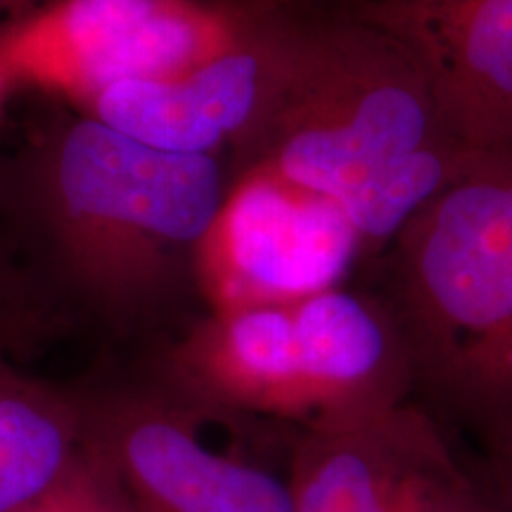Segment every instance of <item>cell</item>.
Masks as SVG:
<instances>
[{
	"instance_id": "obj_6",
	"label": "cell",
	"mask_w": 512,
	"mask_h": 512,
	"mask_svg": "<svg viewBox=\"0 0 512 512\" xmlns=\"http://www.w3.org/2000/svg\"><path fill=\"white\" fill-rule=\"evenodd\" d=\"M309 31L304 0H240L238 34L221 53L183 74L121 83L81 112L159 150L240 159L283 105Z\"/></svg>"
},
{
	"instance_id": "obj_12",
	"label": "cell",
	"mask_w": 512,
	"mask_h": 512,
	"mask_svg": "<svg viewBox=\"0 0 512 512\" xmlns=\"http://www.w3.org/2000/svg\"><path fill=\"white\" fill-rule=\"evenodd\" d=\"M387 512H496L484 482L465 472L444 432L415 458Z\"/></svg>"
},
{
	"instance_id": "obj_10",
	"label": "cell",
	"mask_w": 512,
	"mask_h": 512,
	"mask_svg": "<svg viewBox=\"0 0 512 512\" xmlns=\"http://www.w3.org/2000/svg\"><path fill=\"white\" fill-rule=\"evenodd\" d=\"M441 434L415 403L302 427L287 465L292 512H387L406 470Z\"/></svg>"
},
{
	"instance_id": "obj_7",
	"label": "cell",
	"mask_w": 512,
	"mask_h": 512,
	"mask_svg": "<svg viewBox=\"0 0 512 512\" xmlns=\"http://www.w3.org/2000/svg\"><path fill=\"white\" fill-rule=\"evenodd\" d=\"M366 256L335 200L271 166L238 171L192 259L211 313L294 304L344 287Z\"/></svg>"
},
{
	"instance_id": "obj_4",
	"label": "cell",
	"mask_w": 512,
	"mask_h": 512,
	"mask_svg": "<svg viewBox=\"0 0 512 512\" xmlns=\"http://www.w3.org/2000/svg\"><path fill=\"white\" fill-rule=\"evenodd\" d=\"M389 247L418 387L484 425L512 401V152L484 155Z\"/></svg>"
},
{
	"instance_id": "obj_9",
	"label": "cell",
	"mask_w": 512,
	"mask_h": 512,
	"mask_svg": "<svg viewBox=\"0 0 512 512\" xmlns=\"http://www.w3.org/2000/svg\"><path fill=\"white\" fill-rule=\"evenodd\" d=\"M351 3L411 46L460 143L512 152V0Z\"/></svg>"
},
{
	"instance_id": "obj_1",
	"label": "cell",
	"mask_w": 512,
	"mask_h": 512,
	"mask_svg": "<svg viewBox=\"0 0 512 512\" xmlns=\"http://www.w3.org/2000/svg\"><path fill=\"white\" fill-rule=\"evenodd\" d=\"M489 152L453 136L418 55L354 3L311 10L302 67L242 155L335 200L366 254Z\"/></svg>"
},
{
	"instance_id": "obj_15",
	"label": "cell",
	"mask_w": 512,
	"mask_h": 512,
	"mask_svg": "<svg viewBox=\"0 0 512 512\" xmlns=\"http://www.w3.org/2000/svg\"><path fill=\"white\" fill-rule=\"evenodd\" d=\"M43 0H0V27L15 22V19L29 15Z\"/></svg>"
},
{
	"instance_id": "obj_14",
	"label": "cell",
	"mask_w": 512,
	"mask_h": 512,
	"mask_svg": "<svg viewBox=\"0 0 512 512\" xmlns=\"http://www.w3.org/2000/svg\"><path fill=\"white\" fill-rule=\"evenodd\" d=\"M489 439V477L486 491L496 512H512V401L484 422Z\"/></svg>"
},
{
	"instance_id": "obj_2",
	"label": "cell",
	"mask_w": 512,
	"mask_h": 512,
	"mask_svg": "<svg viewBox=\"0 0 512 512\" xmlns=\"http://www.w3.org/2000/svg\"><path fill=\"white\" fill-rule=\"evenodd\" d=\"M178 396L202 411L302 427L411 401L418 375L387 297L337 287L294 304L211 313L171 351Z\"/></svg>"
},
{
	"instance_id": "obj_16",
	"label": "cell",
	"mask_w": 512,
	"mask_h": 512,
	"mask_svg": "<svg viewBox=\"0 0 512 512\" xmlns=\"http://www.w3.org/2000/svg\"><path fill=\"white\" fill-rule=\"evenodd\" d=\"M10 88H12V83L8 79V72H5L3 62H0V107H3V100H5V95H8Z\"/></svg>"
},
{
	"instance_id": "obj_8",
	"label": "cell",
	"mask_w": 512,
	"mask_h": 512,
	"mask_svg": "<svg viewBox=\"0 0 512 512\" xmlns=\"http://www.w3.org/2000/svg\"><path fill=\"white\" fill-rule=\"evenodd\" d=\"M181 396L121 394L88 406V441L136 512H292L287 477L202 437Z\"/></svg>"
},
{
	"instance_id": "obj_5",
	"label": "cell",
	"mask_w": 512,
	"mask_h": 512,
	"mask_svg": "<svg viewBox=\"0 0 512 512\" xmlns=\"http://www.w3.org/2000/svg\"><path fill=\"white\" fill-rule=\"evenodd\" d=\"M240 0H43L0 27V62L15 86L81 110L121 83L176 76L221 53Z\"/></svg>"
},
{
	"instance_id": "obj_13",
	"label": "cell",
	"mask_w": 512,
	"mask_h": 512,
	"mask_svg": "<svg viewBox=\"0 0 512 512\" xmlns=\"http://www.w3.org/2000/svg\"><path fill=\"white\" fill-rule=\"evenodd\" d=\"M15 512H136V508L86 434V446L64 475Z\"/></svg>"
},
{
	"instance_id": "obj_11",
	"label": "cell",
	"mask_w": 512,
	"mask_h": 512,
	"mask_svg": "<svg viewBox=\"0 0 512 512\" xmlns=\"http://www.w3.org/2000/svg\"><path fill=\"white\" fill-rule=\"evenodd\" d=\"M88 403L0 358V512H15L64 475L86 446Z\"/></svg>"
},
{
	"instance_id": "obj_3",
	"label": "cell",
	"mask_w": 512,
	"mask_h": 512,
	"mask_svg": "<svg viewBox=\"0 0 512 512\" xmlns=\"http://www.w3.org/2000/svg\"><path fill=\"white\" fill-rule=\"evenodd\" d=\"M41 207L74 283L110 311L162 297L195 259L233 178L221 157L159 150L86 117L46 147Z\"/></svg>"
}]
</instances>
